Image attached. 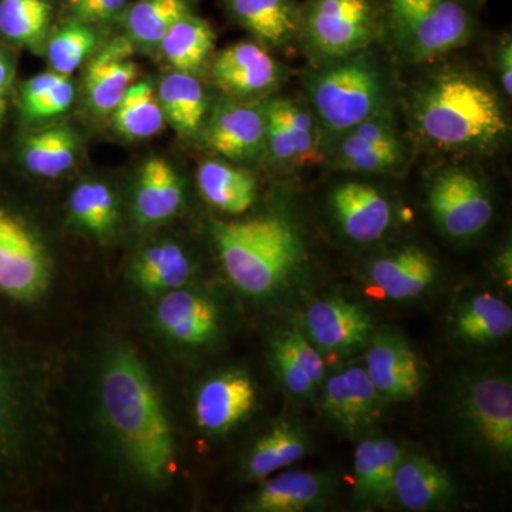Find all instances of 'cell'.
Wrapping results in <instances>:
<instances>
[{"label": "cell", "mask_w": 512, "mask_h": 512, "mask_svg": "<svg viewBox=\"0 0 512 512\" xmlns=\"http://www.w3.org/2000/svg\"><path fill=\"white\" fill-rule=\"evenodd\" d=\"M409 117L426 146L458 156L494 154L510 133L500 94L467 70H444L420 82L410 96Z\"/></svg>", "instance_id": "1"}, {"label": "cell", "mask_w": 512, "mask_h": 512, "mask_svg": "<svg viewBox=\"0 0 512 512\" xmlns=\"http://www.w3.org/2000/svg\"><path fill=\"white\" fill-rule=\"evenodd\" d=\"M100 399L137 476L150 484L164 483L173 473V433L146 366L133 350H111L101 369Z\"/></svg>", "instance_id": "2"}, {"label": "cell", "mask_w": 512, "mask_h": 512, "mask_svg": "<svg viewBox=\"0 0 512 512\" xmlns=\"http://www.w3.org/2000/svg\"><path fill=\"white\" fill-rule=\"evenodd\" d=\"M212 234L229 281L256 298L291 284L305 262V241L289 215L217 222Z\"/></svg>", "instance_id": "3"}, {"label": "cell", "mask_w": 512, "mask_h": 512, "mask_svg": "<svg viewBox=\"0 0 512 512\" xmlns=\"http://www.w3.org/2000/svg\"><path fill=\"white\" fill-rule=\"evenodd\" d=\"M305 89L325 143L360 121L390 109L386 74L367 50L315 63L306 74Z\"/></svg>", "instance_id": "4"}, {"label": "cell", "mask_w": 512, "mask_h": 512, "mask_svg": "<svg viewBox=\"0 0 512 512\" xmlns=\"http://www.w3.org/2000/svg\"><path fill=\"white\" fill-rule=\"evenodd\" d=\"M454 414L461 434L478 453L497 464L512 457V383L497 370L468 373L457 380Z\"/></svg>", "instance_id": "5"}, {"label": "cell", "mask_w": 512, "mask_h": 512, "mask_svg": "<svg viewBox=\"0 0 512 512\" xmlns=\"http://www.w3.org/2000/svg\"><path fill=\"white\" fill-rule=\"evenodd\" d=\"M394 42L404 59L424 63L466 46L474 33L461 0H389Z\"/></svg>", "instance_id": "6"}, {"label": "cell", "mask_w": 512, "mask_h": 512, "mask_svg": "<svg viewBox=\"0 0 512 512\" xmlns=\"http://www.w3.org/2000/svg\"><path fill=\"white\" fill-rule=\"evenodd\" d=\"M380 35L376 0H306L298 42L315 63L369 49Z\"/></svg>", "instance_id": "7"}, {"label": "cell", "mask_w": 512, "mask_h": 512, "mask_svg": "<svg viewBox=\"0 0 512 512\" xmlns=\"http://www.w3.org/2000/svg\"><path fill=\"white\" fill-rule=\"evenodd\" d=\"M427 204L437 229L453 241L483 234L494 217L490 188L476 171L447 165L431 177Z\"/></svg>", "instance_id": "8"}, {"label": "cell", "mask_w": 512, "mask_h": 512, "mask_svg": "<svg viewBox=\"0 0 512 512\" xmlns=\"http://www.w3.org/2000/svg\"><path fill=\"white\" fill-rule=\"evenodd\" d=\"M406 148L392 109L360 121L325 143V161L335 170L359 174H386L399 170Z\"/></svg>", "instance_id": "9"}, {"label": "cell", "mask_w": 512, "mask_h": 512, "mask_svg": "<svg viewBox=\"0 0 512 512\" xmlns=\"http://www.w3.org/2000/svg\"><path fill=\"white\" fill-rule=\"evenodd\" d=\"M265 157L278 170L288 171L325 160V137L308 101H265Z\"/></svg>", "instance_id": "10"}, {"label": "cell", "mask_w": 512, "mask_h": 512, "mask_svg": "<svg viewBox=\"0 0 512 512\" xmlns=\"http://www.w3.org/2000/svg\"><path fill=\"white\" fill-rule=\"evenodd\" d=\"M49 261L23 221L0 205V292L16 301L39 299L49 285Z\"/></svg>", "instance_id": "11"}, {"label": "cell", "mask_w": 512, "mask_h": 512, "mask_svg": "<svg viewBox=\"0 0 512 512\" xmlns=\"http://www.w3.org/2000/svg\"><path fill=\"white\" fill-rule=\"evenodd\" d=\"M365 370L384 402L413 399L426 383V366L412 343L397 329L373 332L366 346Z\"/></svg>", "instance_id": "12"}, {"label": "cell", "mask_w": 512, "mask_h": 512, "mask_svg": "<svg viewBox=\"0 0 512 512\" xmlns=\"http://www.w3.org/2000/svg\"><path fill=\"white\" fill-rule=\"evenodd\" d=\"M301 330L322 355L346 356L366 349L376 326L365 306L335 295L309 303Z\"/></svg>", "instance_id": "13"}, {"label": "cell", "mask_w": 512, "mask_h": 512, "mask_svg": "<svg viewBox=\"0 0 512 512\" xmlns=\"http://www.w3.org/2000/svg\"><path fill=\"white\" fill-rule=\"evenodd\" d=\"M202 143L218 156L234 161L265 157V103L224 97L215 104L201 130Z\"/></svg>", "instance_id": "14"}, {"label": "cell", "mask_w": 512, "mask_h": 512, "mask_svg": "<svg viewBox=\"0 0 512 512\" xmlns=\"http://www.w3.org/2000/svg\"><path fill=\"white\" fill-rule=\"evenodd\" d=\"M322 410L350 439L372 433L386 402L370 382L365 366L350 365L323 380Z\"/></svg>", "instance_id": "15"}, {"label": "cell", "mask_w": 512, "mask_h": 512, "mask_svg": "<svg viewBox=\"0 0 512 512\" xmlns=\"http://www.w3.org/2000/svg\"><path fill=\"white\" fill-rule=\"evenodd\" d=\"M211 77L225 96L255 101L278 89L284 70L261 43L239 42L215 56Z\"/></svg>", "instance_id": "16"}, {"label": "cell", "mask_w": 512, "mask_h": 512, "mask_svg": "<svg viewBox=\"0 0 512 512\" xmlns=\"http://www.w3.org/2000/svg\"><path fill=\"white\" fill-rule=\"evenodd\" d=\"M328 202L340 232L355 244H373L392 228V201L372 184L346 181L336 185L330 191Z\"/></svg>", "instance_id": "17"}, {"label": "cell", "mask_w": 512, "mask_h": 512, "mask_svg": "<svg viewBox=\"0 0 512 512\" xmlns=\"http://www.w3.org/2000/svg\"><path fill=\"white\" fill-rule=\"evenodd\" d=\"M369 284L390 301L420 298L436 285L439 265L419 245H402L377 255L366 268Z\"/></svg>", "instance_id": "18"}, {"label": "cell", "mask_w": 512, "mask_h": 512, "mask_svg": "<svg viewBox=\"0 0 512 512\" xmlns=\"http://www.w3.org/2000/svg\"><path fill=\"white\" fill-rule=\"evenodd\" d=\"M258 390L242 370H229L210 377L198 390L194 412L200 429L211 434L227 433L255 409Z\"/></svg>", "instance_id": "19"}, {"label": "cell", "mask_w": 512, "mask_h": 512, "mask_svg": "<svg viewBox=\"0 0 512 512\" xmlns=\"http://www.w3.org/2000/svg\"><path fill=\"white\" fill-rule=\"evenodd\" d=\"M406 448L396 440L369 433L360 437L353 464L352 500L359 510L392 504L394 473Z\"/></svg>", "instance_id": "20"}, {"label": "cell", "mask_w": 512, "mask_h": 512, "mask_svg": "<svg viewBox=\"0 0 512 512\" xmlns=\"http://www.w3.org/2000/svg\"><path fill=\"white\" fill-rule=\"evenodd\" d=\"M457 497L453 478L417 451H404L393 478L392 503L406 511L440 510Z\"/></svg>", "instance_id": "21"}, {"label": "cell", "mask_w": 512, "mask_h": 512, "mask_svg": "<svg viewBox=\"0 0 512 512\" xmlns=\"http://www.w3.org/2000/svg\"><path fill=\"white\" fill-rule=\"evenodd\" d=\"M338 481L325 471H285L268 481L249 500L255 512H305L330 503Z\"/></svg>", "instance_id": "22"}, {"label": "cell", "mask_w": 512, "mask_h": 512, "mask_svg": "<svg viewBox=\"0 0 512 512\" xmlns=\"http://www.w3.org/2000/svg\"><path fill=\"white\" fill-rule=\"evenodd\" d=\"M271 365L285 392L298 399H313L326 376L322 353L301 329L276 333L271 343Z\"/></svg>", "instance_id": "23"}, {"label": "cell", "mask_w": 512, "mask_h": 512, "mask_svg": "<svg viewBox=\"0 0 512 512\" xmlns=\"http://www.w3.org/2000/svg\"><path fill=\"white\" fill-rule=\"evenodd\" d=\"M158 325L170 338L188 346L211 342L220 329V312L207 296L178 288L157 305Z\"/></svg>", "instance_id": "24"}, {"label": "cell", "mask_w": 512, "mask_h": 512, "mask_svg": "<svg viewBox=\"0 0 512 512\" xmlns=\"http://www.w3.org/2000/svg\"><path fill=\"white\" fill-rule=\"evenodd\" d=\"M311 437L298 420H276L249 448L244 461L249 480H264L298 463L311 451Z\"/></svg>", "instance_id": "25"}, {"label": "cell", "mask_w": 512, "mask_h": 512, "mask_svg": "<svg viewBox=\"0 0 512 512\" xmlns=\"http://www.w3.org/2000/svg\"><path fill=\"white\" fill-rule=\"evenodd\" d=\"M225 5L261 45L286 50L298 42L301 5L296 0H225Z\"/></svg>", "instance_id": "26"}, {"label": "cell", "mask_w": 512, "mask_h": 512, "mask_svg": "<svg viewBox=\"0 0 512 512\" xmlns=\"http://www.w3.org/2000/svg\"><path fill=\"white\" fill-rule=\"evenodd\" d=\"M454 338L470 346H487L510 338V305L490 292H478L458 303L451 318Z\"/></svg>", "instance_id": "27"}, {"label": "cell", "mask_w": 512, "mask_h": 512, "mask_svg": "<svg viewBox=\"0 0 512 512\" xmlns=\"http://www.w3.org/2000/svg\"><path fill=\"white\" fill-rule=\"evenodd\" d=\"M183 200V181L173 165L160 157L147 160L134 191V217L138 224L156 225L170 220Z\"/></svg>", "instance_id": "28"}, {"label": "cell", "mask_w": 512, "mask_h": 512, "mask_svg": "<svg viewBox=\"0 0 512 512\" xmlns=\"http://www.w3.org/2000/svg\"><path fill=\"white\" fill-rule=\"evenodd\" d=\"M133 53L126 39L114 40L90 63L86 73V92L90 106L99 113L116 109L137 76Z\"/></svg>", "instance_id": "29"}, {"label": "cell", "mask_w": 512, "mask_h": 512, "mask_svg": "<svg viewBox=\"0 0 512 512\" xmlns=\"http://www.w3.org/2000/svg\"><path fill=\"white\" fill-rule=\"evenodd\" d=\"M158 101L165 120L183 137L201 133L208 113L204 86L191 73L175 72L165 76L158 86Z\"/></svg>", "instance_id": "30"}, {"label": "cell", "mask_w": 512, "mask_h": 512, "mask_svg": "<svg viewBox=\"0 0 512 512\" xmlns=\"http://www.w3.org/2000/svg\"><path fill=\"white\" fill-rule=\"evenodd\" d=\"M197 181L204 200L227 214H244L256 200L258 185L254 175L224 161H202Z\"/></svg>", "instance_id": "31"}, {"label": "cell", "mask_w": 512, "mask_h": 512, "mask_svg": "<svg viewBox=\"0 0 512 512\" xmlns=\"http://www.w3.org/2000/svg\"><path fill=\"white\" fill-rule=\"evenodd\" d=\"M141 291L157 295L183 288L192 275L190 256L174 242H160L144 249L131 268Z\"/></svg>", "instance_id": "32"}, {"label": "cell", "mask_w": 512, "mask_h": 512, "mask_svg": "<svg viewBox=\"0 0 512 512\" xmlns=\"http://www.w3.org/2000/svg\"><path fill=\"white\" fill-rule=\"evenodd\" d=\"M165 60L177 72L191 73L201 69L215 46V33L210 23L188 13L174 23L160 43Z\"/></svg>", "instance_id": "33"}, {"label": "cell", "mask_w": 512, "mask_h": 512, "mask_svg": "<svg viewBox=\"0 0 512 512\" xmlns=\"http://www.w3.org/2000/svg\"><path fill=\"white\" fill-rule=\"evenodd\" d=\"M77 156V138L67 128H52L26 137L20 158L29 173L39 177H60L73 167Z\"/></svg>", "instance_id": "34"}, {"label": "cell", "mask_w": 512, "mask_h": 512, "mask_svg": "<svg viewBox=\"0 0 512 512\" xmlns=\"http://www.w3.org/2000/svg\"><path fill=\"white\" fill-rule=\"evenodd\" d=\"M69 211L77 227L100 238L109 237L119 221L116 195L100 181L77 185L70 194Z\"/></svg>", "instance_id": "35"}, {"label": "cell", "mask_w": 512, "mask_h": 512, "mask_svg": "<svg viewBox=\"0 0 512 512\" xmlns=\"http://www.w3.org/2000/svg\"><path fill=\"white\" fill-rule=\"evenodd\" d=\"M164 113L148 82L133 84L114 109V126L124 137L141 140L156 136L164 127Z\"/></svg>", "instance_id": "36"}, {"label": "cell", "mask_w": 512, "mask_h": 512, "mask_svg": "<svg viewBox=\"0 0 512 512\" xmlns=\"http://www.w3.org/2000/svg\"><path fill=\"white\" fill-rule=\"evenodd\" d=\"M50 20L49 0H0V35L16 45L40 50Z\"/></svg>", "instance_id": "37"}, {"label": "cell", "mask_w": 512, "mask_h": 512, "mask_svg": "<svg viewBox=\"0 0 512 512\" xmlns=\"http://www.w3.org/2000/svg\"><path fill=\"white\" fill-rule=\"evenodd\" d=\"M188 13V0H138L127 10L126 26L141 45H160L168 29Z\"/></svg>", "instance_id": "38"}, {"label": "cell", "mask_w": 512, "mask_h": 512, "mask_svg": "<svg viewBox=\"0 0 512 512\" xmlns=\"http://www.w3.org/2000/svg\"><path fill=\"white\" fill-rule=\"evenodd\" d=\"M96 43V33L84 25L82 20H73L64 25L50 39L47 49L53 72L64 76L72 74L93 52Z\"/></svg>", "instance_id": "39"}, {"label": "cell", "mask_w": 512, "mask_h": 512, "mask_svg": "<svg viewBox=\"0 0 512 512\" xmlns=\"http://www.w3.org/2000/svg\"><path fill=\"white\" fill-rule=\"evenodd\" d=\"M73 100V83L70 82L69 76H64L45 96L40 97L39 100L29 104V106L22 107L23 116L29 120H42L47 119V117L59 116L72 106Z\"/></svg>", "instance_id": "40"}, {"label": "cell", "mask_w": 512, "mask_h": 512, "mask_svg": "<svg viewBox=\"0 0 512 512\" xmlns=\"http://www.w3.org/2000/svg\"><path fill=\"white\" fill-rule=\"evenodd\" d=\"M18 409L12 380L0 362V448L8 446L15 437Z\"/></svg>", "instance_id": "41"}, {"label": "cell", "mask_w": 512, "mask_h": 512, "mask_svg": "<svg viewBox=\"0 0 512 512\" xmlns=\"http://www.w3.org/2000/svg\"><path fill=\"white\" fill-rule=\"evenodd\" d=\"M77 19L89 23H106L119 18L127 0H67Z\"/></svg>", "instance_id": "42"}, {"label": "cell", "mask_w": 512, "mask_h": 512, "mask_svg": "<svg viewBox=\"0 0 512 512\" xmlns=\"http://www.w3.org/2000/svg\"><path fill=\"white\" fill-rule=\"evenodd\" d=\"M494 69L500 80L504 96H512V42L510 36H504L494 47Z\"/></svg>", "instance_id": "43"}, {"label": "cell", "mask_w": 512, "mask_h": 512, "mask_svg": "<svg viewBox=\"0 0 512 512\" xmlns=\"http://www.w3.org/2000/svg\"><path fill=\"white\" fill-rule=\"evenodd\" d=\"M63 77L64 74L47 72L37 74V76L29 79L28 82L23 84L22 93H20V106L25 107L35 103L40 97L49 93Z\"/></svg>", "instance_id": "44"}, {"label": "cell", "mask_w": 512, "mask_h": 512, "mask_svg": "<svg viewBox=\"0 0 512 512\" xmlns=\"http://www.w3.org/2000/svg\"><path fill=\"white\" fill-rule=\"evenodd\" d=\"M494 271L495 275L503 281L505 286L511 288L512 281V251L511 245H505L500 251L495 254L494 258Z\"/></svg>", "instance_id": "45"}, {"label": "cell", "mask_w": 512, "mask_h": 512, "mask_svg": "<svg viewBox=\"0 0 512 512\" xmlns=\"http://www.w3.org/2000/svg\"><path fill=\"white\" fill-rule=\"evenodd\" d=\"M15 77V67H13L10 57L0 50V92L6 93Z\"/></svg>", "instance_id": "46"}, {"label": "cell", "mask_w": 512, "mask_h": 512, "mask_svg": "<svg viewBox=\"0 0 512 512\" xmlns=\"http://www.w3.org/2000/svg\"><path fill=\"white\" fill-rule=\"evenodd\" d=\"M6 107H8V100H6L5 93L0 92V121L6 113Z\"/></svg>", "instance_id": "47"}]
</instances>
